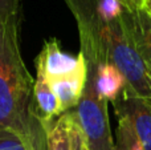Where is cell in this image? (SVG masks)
<instances>
[{"mask_svg":"<svg viewBox=\"0 0 151 150\" xmlns=\"http://www.w3.org/2000/svg\"><path fill=\"white\" fill-rule=\"evenodd\" d=\"M78 28L86 63H110L121 71L126 88L141 97L151 96V79L135 49L122 0H64Z\"/></svg>","mask_w":151,"mask_h":150,"instance_id":"obj_1","label":"cell"},{"mask_svg":"<svg viewBox=\"0 0 151 150\" xmlns=\"http://www.w3.org/2000/svg\"><path fill=\"white\" fill-rule=\"evenodd\" d=\"M17 17H0V130L44 134L35 108V80L27 69L19 41Z\"/></svg>","mask_w":151,"mask_h":150,"instance_id":"obj_2","label":"cell"},{"mask_svg":"<svg viewBox=\"0 0 151 150\" xmlns=\"http://www.w3.org/2000/svg\"><path fill=\"white\" fill-rule=\"evenodd\" d=\"M88 76L82 96L73 109L83 133L89 150H114V138L110 129L107 101L101 98L94 88V66L86 63Z\"/></svg>","mask_w":151,"mask_h":150,"instance_id":"obj_3","label":"cell"},{"mask_svg":"<svg viewBox=\"0 0 151 150\" xmlns=\"http://www.w3.org/2000/svg\"><path fill=\"white\" fill-rule=\"evenodd\" d=\"M113 106L117 116L125 117L130 122L143 149L151 150V98L138 97L123 90Z\"/></svg>","mask_w":151,"mask_h":150,"instance_id":"obj_4","label":"cell"},{"mask_svg":"<svg viewBox=\"0 0 151 150\" xmlns=\"http://www.w3.org/2000/svg\"><path fill=\"white\" fill-rule=\"evenodd\" d=\"M78 57H80L78 65L72 73L50 80L52 89L55 92L56 97H57L58 104H60L61 114L65 113V112L73 110L77 106L86 84L88 65H86L85 57L81 52L78 53Z\"/></svg>","mask_w":151,"mask_h":150,"instance_id":"obj_5","label":"cell"},{"mask_svg":"<svg viewBox=\"0 0 151 150\" xmlns=\"http://www.w3.org/2000/svg\"><path fill=\"white\" fill-rule=\"evenodd\" d=\"M80 57L65 53L60 47L57 39H49L44 43V47L35 60L36 68H40L48 77L55 80L72 73L78 65Z\"/></svg>","mask_w":151,"mask_h":150,"instance_id":"obj_6","label":"cell"},{"mask_svg":"<svg viewBox=\"0 0 151 150\" xmlns=\"http://www.w3.org/2000/svg\"><path fill=\"white\" fill-rule=\"evenodd\" d=\"M42 125L47 150H73L74 132L78 125L74 110L65 112L52 121L42 122Z\"/></svg>","mask_w":151,"mask_h":150,"instance_id":"obj_7","label":"cell"},{"mask_svg":"<svg viewBox=\"0 0 151 150\" xmlns=\"http://www.w3.org/2000/svg\"><path fill=\"white\" fill-rule=\"evenodd\" d=\"M127 27L138 55L141 56L151 79V19L143 11H127Z\"/></svg>","mask_w":151,"mask_h":150,"instance_id":"obj_8","label":"cell"},{"mask_svg":"<svg viewBox=\"0 0 151 150\" xmlns=\"http://www.w3.org/2000/svg\"><path fill=\"white\" fill-rule=\"evenodd\" d=\"M94 88L99 97L113 104L123 93L126 80L115 65L99 63L94 66Z\"/></svg>","mask_w":151,"mask_h":150,"instance_id":"obj_9","label":"cell"},{"mask_svg":"<svg viewBox=\"0 0 151 150\" xmlns=\"http://www.w3.org/2000/svg\"><path fill=\"white\" fill-rule=\"evenodd\" d=\"M35 108L42 122H49L61 114L60 104L52 89L50 81L40 68H36V79L33 84Z\"/></svg>","mask_w":151,"mask_h":150,"instance_id":"obj_10","label":"cell"},{"mask_svg":"<svg viewBox=\"0 0 151 150\" xmlns=\"http://www.w3.org/2000/svg\"><path fill=\"white\" fill-rule=\"evenodd\" d=\"M0 150H47L44 134H28L19 130H0Z\"/></svg>","mask_w":151,"mask_h":150,"instance_id":"obj_11","label":"cell"},{"mask_svg":"<svg viewBox=\"0 0 151 150\" xmlns=\"http://www.w3.org/2000/svg\"><path fill=\"white\" fill-rule=\"evenodd\" d=\"M118 125L115 130L114 150H145L137 138L130 122L125 117L117 116Z\"/></svg>","mask_w":151,"mask_h":150,"instance_id":"obj_12","label":"cell"},{"mask_svg":"<svg viewBox=\"0 0 151 150\" xmlns=\"http://www.w3.org/2000/svg\"><path fill=\"white\" fill-rule=\"evenodd\" d=\"M21 0H0V17L20 19Z\"/></svg>","mask_w":151,"mask_h":150,"instance_id":"obj_13","label":"cell"},{"mask_svg":"<svg viewBox=\"0 0 151 150\" xmlns=\"http://www.w3.org/2000/svg\"><path fill=\"white\" fill-rule=\"evenodd\" d=\"M73 150H89L86 140L83 137V133L81 130L80 125H77L74 132V141H73Z\"/></svg>","mask_w":151,"mask_h":150,"instance_id":"obj_14","label":"cell"},{"mask_svg":"<svg viewBox=\"0 0 151 150\" xmlns=\"http://www.w3.org/2000/svg\"><path fill=\"white\" fill-rule=\"evenodd\" d=\"M125 3V5L129 8V9H139L141 8V4L143 0H122Z\"/></svg>","mask_w":151,"mask_h":150,"instance_id":"obj_15","label":"cell"},{"mask_svg":"<svg viewBox=\"0 0 151 150\" xmlns=\"http://www.w3.org/2000/svg\"><path fill=\"white\" fill-rule=\"evenodd\" d=\"M141 9L151 19V0H143L141 4Z\"/></svg>","mask_w":151,"mask_h":150,"instance_id":"obj_16","label":"cell"}]
</instances>
